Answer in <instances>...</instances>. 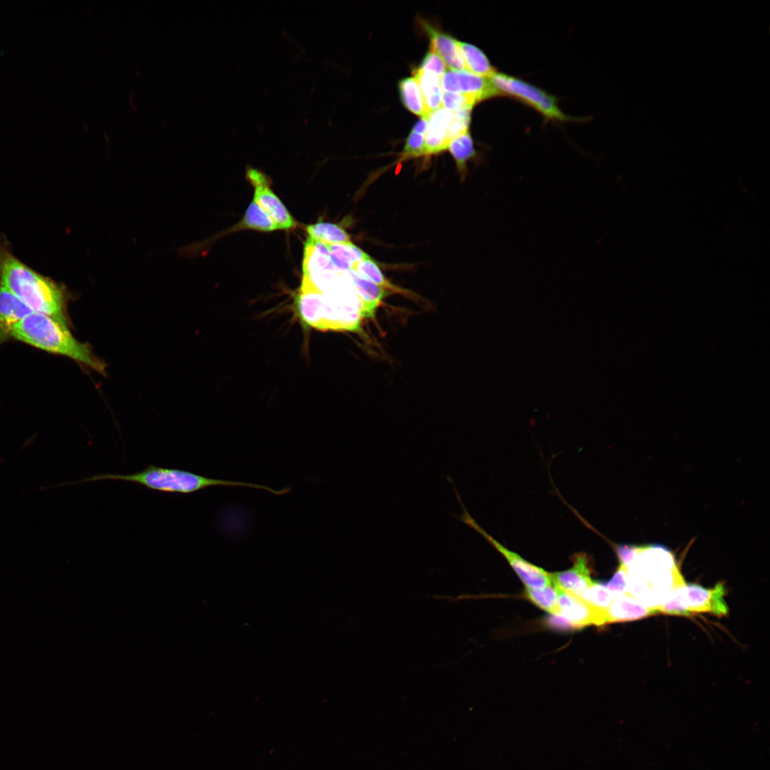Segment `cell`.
Here are the masks:
<instances>
[{
    "instance_id": "44dd1931",
    "label": "cell",
    "mask_w": 770,
    "mask_h": 770,
    "mask_svg": "<svg viewBox=\"0 0 770 770\" xmlns=\"http://www.w3.org/2000/svg\"><path fill=\"white\" fill-rule=\"evenodd\" d=\"M399 91L404 106L413 113L421 118H428L419 83L414 77L401 80Z\"/></svg>"
},
{
    "instance_id": "5bb4252c",
    "label": "cell",
    "mask_w": 770,
    "mask_h": 770,
    "mask_svg": "<svg viewBox=\"0 0 770 770\" xmlns=\"http://www.w3.org/2000/svg\"><path fill=\"white\" fill-rule=\"evenodd\" d=\"M32 312L17 297L0 285V339L8 338L13 326Z\"/></svg>"
},
{
    "instance_id": "52a82bcc",
    "label": "cell",
    "mask_w": 770,
    "mask_h": 770,
    "mask_svg": "<svg viewBox=\"0 0 770 770\" xmlns=\"http://www.w3.org/2000/svg\"><path fill=\"white\" fill-rule=\"evenodd\" d=\"M673 595L680 605L682 616L706 612L722 617L728 614L723 582H717L713 588H704L695 583L685 584L676 588Z\"/></svg>"
},
{
    "instance_id": "6da1fadb",
    "label": "cell",
    "mask_w": 770,
    "mask_h": 770,
    "mask_svg": "<svg viewBox=\"0 0 770 770\" xmlns=\"http://www.w3.org/2000/svg\"><path fill=\"white\" fill-rule=\"evenodd\" d=\"M0 285L34 312L69 326L68 304L73 295L64 284L38 272L15 256L4 235H0Z\"/></svg>"
},
{
    "instance_id": "5b68a950",
    "label": "cell",
    "mask_w": 770,
    "mask_h": 770,
    "mask_svg": "<svg viewBox=\"0 0 770 770\" xmlns=\"http://www.w3.org/2000/svg\"><path fill=\"white\" fill-rule=\"evenodd\" d=\"M489 79L500 95L510 96L525 103L540 113L547 121L575 120L562 112L554 96L521 79L497 72Z\"/></svg>"
},
{
    "instance_id": "4316f807",
    "label": "cell",
    "mask_w": 770,
    "mask_h": 770,
    "mask_svg": "<svg viewBox=\"0 0 770 770\" xmlns=\"http://www.w3.org/2000/svg\"><path fill=\"white\" fill-rule=\"evenodd\" d=\"M472 108L471 106H466L456 112H453L446 134L448 145L452 140L468 131Z\"/></svg>"
},
{
    "instance_id": "277c9868",
    "label": "cell",
    "mask_w": 770,
    "mask_h": 770,
    "mask_svg": "<svg viewBox=\"0 0 770 770\" xmlns=\"http://www.w3.org/2000/svg\"><path fill=\"white\" fill-rule=\"evenodd\" d=\"M103 480L123 481L135 483L147 488L163 493L190 494L211 487H244L268 491L282 496L290 492L289 488L274 490L268 486L241 481L211 478L195 473L175 468L149 465L140 471L127 473H99L84 478L74 484Z\"/></svg>"
},
{
    "instance_id": "d6986e66",
    "label": "cell",
    "mask_w": 770,
    "mask_h": 770,
    "mask_svg": "<svg viewBox=\"0 0 770 770\" xmlns=\"http://www.w3.org/2000/svg\"><path fill=\"white\" fill-rule=\"evenodd\" d=\"M458 46L466 71L488 78L496 73V69L481 49L472 44L461 41H458Z\"/></svg>"
},
{
    "instance_id": "30bf717a",
    "label": "cell",
    "mask_w": 770,
    "mask_h": 770,
    "mask_svg": "<svg viewBox=\"0 0 770 770\" xmlns=\"http://www.w3.org/2000/svg\"><path fill=\"white\" fill-rule=\"evenodd\" d=\"M555 587L558 593L560 615L571 624L575 630L590 625L600 627L607 625V612L592 607L571 592Z\"/></svg>"
},
{
    "instance_id": "f546056e",
    "label": "cell",
    "mask_w": 770,
    "mask_h": 770,
    "mask_svg": "<svg viewBox=\"0 0 770 770\" xmlns=\"http://www.w3.org/2000/svg\"><path fill=\"white\" fill-rule=\"evenodd\" d=\"M419 68L433 72L440 78L446 71V66L443 60L438 53L431 49L426 53Z\"/></svg>"
},
{
    "instance_id": "484cf974",
    "label": "cell",
    "mask_w": 770,
    "mask_h": 770,
    "mask_svg": "<svg viewBox=\"0 0 770 770\" xmlns=\"http://www.w3.org/2000/svg\"><path fill=\"white\" fill-rule=\"evenodd\" d=\"M352 272H356L360 276L384 287L385 289H391V291H400L399 288L394 286L385 278L378 265L371 257L363 260L357 263Z\"/></svg>"
},
{
    "instance_id": "4fadbf2b",
    "label": "cell",
    "mask_w": 770,
    "mask_h": 770,
    "mask_svg": "<svg viewBox=\"0 0 770 770\" xmlns=\"http://www.w3.org/2000/svg\"><path fill=\"white\" fill-rule=\"evenodd\" d=\"M453 113L443 107L432 112L428 120L423 154H435L447 149L446 134Z\"/></svg>"
},
{
    "instance_id": "9a60e30c",
    "label": "cell",
    "mask_w": 770,
    "mask_h": 770,
    "mask_svg": "<svg viewBox=\"0 0 770 770\" xmlns=\"http://www.w3.org/2000/svg\"><path fill=\"white\" fill-rule=\"evenodd\" d=\"M425 29L431 38L430 49L434 51L441 57L449 69L466 71L458 46V41L447 34L435 30L427 24L425 26Z\"/></svg>"
},
{
    "instance_id": "d6a6232c",
    "label": "cell",
    "mask_w": 770,
    "mask_h": 770,
    "mask_svg": "<svg viewBox=\"0 0 770 770\" xmlns=\"http://www.w3.org/2000/svg\"><path fill=\"white\" fill-rule=\"evenodd\" d=\"M428 118H421L414 126L412 130L421 134H426Z\"/></svg>"
},
{
    "instance_id": "ffe728a7",
    "label": "cell",
    "mask_w": 770,
    "mask_h": 770,
    "mask_svg": "<svg viewBox=\"0 0 770 770\" xmlns=\"http://www.w3.org/2000/svg\"><path fill=\"white\" fill-rule=\"evenodd\" d=\"M309 237L327 245H335L351 242L347 232L336 224L319 222L306 227Z\"/></svg>"
},
{
    "instance_id": "8992f818",
    "label": "cell",
    "mask_w": 770,
    "mask_h": 770,
    "mask_svg": "<svg viewBox=\"0 0 770 770\" xmlns=\"http://www.w3.org/2000/svg\"><path fill=\"white\" fill-rule=\"evenodd\" d=\"M453 486L455 485H453ZM453 489L456 496L463 509V512L460 515H454V517L478 532L492 546H493L506 559L509 565L523 582L525 587L540 589L552 585L550 573H548L543 568L529 563L518 553L501 545L498 541L486 532V530L476 522L466 510L465 505L462 503L456 486H453Z\"/></svg>"
},
{
    "instance_id": "ac0fdd59",
    "label": "cell",
    "mask_w": 770,
    "mask_h": 770,
    "mask_svg": "<svg viewBox=\"0 0 770 770\" xmlns=\"http://www.w3.org/2000/svg\"><path fill=\"white\" fill-rule=\"evenodd\" d=\"M327 246L332 263L339 270L352 271L360 261L371 257L351 242Z\"/></svg>"
},
{
    "instance_id": "8fae6325",
    "label": "cell",
    "mask_w": 770,
    "mask_h": 770,
    "mask_svg": "<svg viewBox=\"0 0 770 770\" xmlns=\"http://www.w3.org/2000/svg\"><path fill=\"white\" fill-rule=\"evenodd\" d=\"M553 585L578 597L592 583L587 555L577 553L573 558V565L564 571L550 573Z\"/></svg>"
},
{
    "instance_id": "1f68e13d",
    "label": "cell",
    "mask_w": 770,
    "mask_h": 770,
    "mask_svg": "<svg viewBox=\"0 0 770 770\" xmlns=\"http://www.w3.org/2000/svg\"><path fill=\"white\" fill-rule=\"evenodd\" d=\"M545 624L548 627L557 630H572L575 628L561 615H551L546 618Z\"/></svg>"
},
{
    "instance_id": "e0dca14e",
    "label": "cell",
    "mask_w": 770,
    "mask_h": 770,
    "mask_svg": "<svg viewBox=\"0 0 770 770\" xmlns=\"http://www.w3.org/2000/svg\"><path fill=\"white\" fill-rule=\"evenodd\" d=\"M423 98L426 112H432L442 106L443 90L441 78L436 73L417 68L414 73Z\"/></svg>"
},
{
    "instance_id": "2e32d148",
    "label": "cell",
    "mask_w": 770,
    "mask_h": 770,
    "mask_svg": "<svg viewBox=\"0 0 770 770\" xmlns=\"http://www.w3.org/2000/svg\"><path fill=\"white\" fill-rule=\"evenodd\" d=\"M351 277L362 302L365 318L373 317L376 308L387 295L386 289L352 271Z\"/></svg>"
},
{
    "instance_id": "603a6c76",
    "label": "cell",
    "mask_w": 770,
    "mask_h": 770,
    "mask_svg": "<svg viewBox=\"0 0 770 770\" xmlns=\"http://www.w3.org/2000/svg\"><path fill=\"white\" fill-rule=\"evenodd\" d=\"M454 158L457 168L461 175L466 173V162L476 155L473 142L469 133L456 137L449 143L448 148Z\"/></svg>"
},
{
    "instance_id": "7a4b0ae2",
    "label": "cell",
    "mask_w": 770,
    "mask_h": 770,
    "mask_svg": "<svg viewBox=\"0 0 770 770\" xmlns=\"http://www.w3.org/2000/svg\"><path fill=\"white\" fill-rule=\"evenodd\" d=\"M296 304L302 320L320 330L356 331L365 318L353 282H339L322 292L314 287L301 289Z\"/></svg>"
},
{
    "instance_id": "3957f363",
    "label": "cell",
    "mask_w": 770,
    "mask_h": 770,
    "mask_svg": "<svg viewBox=\"0 0 770 770\" xmlns=\"http://www.w3.org/2000/svg\"><path fill=\"white\" fill-rule=\"evenodd\" d=\"M8 338L48 353L70 358L79 364L106 375V364L91 346L77 340L68 326L55 319L32 312L10 329Z\"/></svg>"
},
{
    "instance_id": "83f0119b",
    "label": "cell",
    "mask_w": 770,
    "mask_h": 770,
    "mask_svg": "<svg viewBox=\"0 0 770 770\" xmlns=\"http://www.w3.org/2000/svg\"><path fill=\"white\" fill-rule=\"evenodd\" d=\"M604 585L615 596L629 593L628 575L626 567L620 563L612 578Z\"/></svg>"
},
{
    "instance_id": "f1b7e54d",
    "label": "cell",
    "mask_w": 770,
    "mask_h": 770,
    "mask_svg": "<svg viewBox=\"0 0 770 770\" xmlns=\"http://www.w3.org/2000/svg\"><path fill=\"white\" fill-rule=\"evenodd\" d=\"M476 101L466 94L456 93H443L442 107L453 112H456L466 106L473 107Z\"/></svg>"
},
{
    "instance_id": "cb8c5ba5",
    "label": "cell",
    "mask_w": 770,
    "mask_h": 770,
    "mask_svg": "<svg viewBox=\"0 0 770 770\" xmlns=\"http://www.w3.org/2000/svg\"><path fill=\"white\" fill-rule=\"evenodd\" d=\"M239 227L264 232L277 230L272 219L254 200L247 207Z\"/></svg>"
},
{
    "instance_id": "4dcf8cb0",
    "label": "cell",
    "mask_w": 770,
    "mask_h": 770,
    "mask_svg": "<svg viewBox=\"0 0 770 770\" xmlns=\"http://www.w3.org/2000/svg\"><path fill=\"white\" fill-rule=\"evenodd\" d=\"M425 135L411 130L404 147V155L417 156L423 154Z\"/></svg>"
},
{
    "instance_id": "ba28073f",
    "label": "cell",
    "mask_w": 770,
    "mask_h": 770,
    "mask_svg": "<svg viewBox=\"0 0 770 770\" xmlns=\"http://www.w3.org/2000/svg\"><path fill=\"white\" fill-rule=\"evenodd\" d=\"M246 175L254 188L253 200L269 215L277 230H287L294 227L296 225L294 219L284 205L270 188L267 176L252 168L247 169Z\"/></svg>"
},
{
    "instance_id": "7402d4cb",
    "label": "cell",
    "mask_w": 770,
    "mask_h": 770,
    "mask_svg": "<svg viewBox=\"0 0 770 770\" xmlns=\"http://www.w3.org/2000/svg\"><path fill=\"white\" fill-rule=\"evenodd\" d=\"M525 597L533 604L550 615H560L558 604V593L553 585L543 588L536 589L525 587Z\"/></svg>"
},
{
    "instance_id": "9c48e42d",
    "label": "cell",
    "mask_w": 770,
    "mask_h": 770,
    "mask_svg": "<svg viewBox=\"0 0 770 770\" xmlns=\"http://www.w3.org/2000/svg\"><path fill=\"white\" fill-rule=\"evenodd\" d=\"M441 86L444 92L466 94L477 103L501 96L489 78L466 70H447L441 77Z\"/></svg>"
},
{
    "instance_id": "7c38bea8",
    "label": "cell",
    "mask_w": 770,
    "mask_h": 770,
    "mask_svg": "<svg viewBox=\"0 0 770 770\" xmlns=\"http://www.w3.org/2000/svg\"><path fill=\"white\" fill-rule=\"evenodd\" d=\"M655 607L630 593L617 595L607 610V624L630 622L657 615Z\"/></svg>"
},
{
    "instance_id": "d4e9b609",
    "label": "cell",
    "mask_w": 770,
    "mask_h": 770,
    "mask_svg": "<svg viewBox=\"0 0 770 770\" xmlns=\"http://www.w3.org/2000/svg\"><path fill=\"white\" fill-rule=\"evenodd\" d=\"M615 597L603 583L593 581L580 597L592 607L607 612Z\"/></svg>"
}]
</instances>
